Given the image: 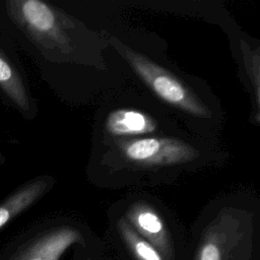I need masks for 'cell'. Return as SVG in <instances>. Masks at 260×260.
Returning a JSON list of instances; mask_svg holds the SVG:
<instances>
[{"mask_svg": "<svg viewBox=\"0 0 260 260\" xmlns=\"http://www.w3.org/2000/svg\"><path fill=\"white\" fill-rule=\"evenodd\" d=\"M117 226L121 238L135 260H165L161 254L150 243L140 237L124 217L119 219Z\"/></svg>", "mask_w": 260, "mask_h": 260, "instance_id": "obj_10", "label": "cell"}, {"mask_svg": "<svg viewBox=\"0 0 260 260\" xmlns=\"http://www.w3.org/2000/svg\"><path fill=\"white\" fill-rule=\"evenodd\" d=\"M132 229L150 243L165 258L171 260L173 246L171 236L160 213L145 201L133 202L123 216Z\"/></svg>", "mask_w": 260, "mask_h": 260, "instance_id": "obj_6", "label": "cell"}, {"mask_svg": "<svg viewBox=\"0 0 260 260\" xmlns=\"http://www.w3.org/2000/svg\"><path fill=\"white\" fill-rule=\"evenodd\" d=\"M49 176L35 178L12 192L0 202V230L9 221L35 204L53 185Z\"/></svg>", "mask_w": 260, "mask_h": 260, "instance_id": "obj_8", "label": "cell"}, {"mask_svg": "<svg viewBox=\"0 0 260 260\" xmlns=\"http://www.w3.org/2000/svg\"><path fill=\"white\" fill-rule=\"evenodd\" d=\"M0 89L21 112L28 113L31 102L20 74L0 49Z\"/></svg>", "mask_w": 260, "mask_h": 260, "instance_id": "obj_9", "label": "cell"}, {"mask_svg": "<svg viewBox=\"0 0 260 260\" xmlns=\"http://www.w3.org/2000/svg\"><path fill=\"white\" fill-rule=\"evenodd\" d=\"M244 224L236 211H222L206 228L195 260H245Z\"/></svg>", "mask_w": 260, "mask_h": 260, "instance_id": "obj_4", "label": "cell"}, {"mask_svg": "<svg viewBox=\"0 0 260 260\" xmlns=\"http://www.w3.org/2000/svg\"><path fill=\"white\" fill-rule=\"evenodd\" d=\"M241 50L243 53L244 67L247 73V78L251 83L252 96L254 99V110L252 123H259V54L258 49L252 50L251 46L247 45L245 42H242Z\"/></svg>", "mask_w": 260, "mask_h": 260, "instance_id": "obj_11", "label": "cell"}, {"mask_svg": "<svg viewBox=\"0 0 260 260\" xmlns=\"http://www.w3.org/2000/svg\"><path fill=\"white\" fill-rule=\"evenodd\" d=\"M118 158L141 170L183 167L199 159V149L187 141L166 136H144L113 141Z\"/></svg>", "mask_w": 260, "mask_h": 260, "instance_id": "obj_3", "label": "cell"}, {"mask_svg": "<svg viewBox=\"0 0 260 260\" xmlns=\"http://www.w3.org/2000/svg\"><path fill=\"white\" fill-rule=\"evenodd\" d=\"M116 47L137 76L166 104L195 118H210L211 112L195 91L173 72L123 44Z\"/></svg>", "mask_w": 260, "mask_h": 260, "instance_id": "obj_2", "label": "cell"}, {"mask_svg": "<svg viewBox=\"0 0 260 260\" xmlns=\"http://www.w3.org/2000/svg\"><path fill=\"white\" fill-rule=\"evenodd\" d=\"M6 12L13 23L45 55L67 61L75 54V21L53 5L41 0H7Z\"/></svg>", "mask_w": 260, "mask_h": 260, "instance_id": "obj_1", "label": "cell"}, {"mask_svg": "<svg viewBox=\"0 0 260 260\" xmlns=\"http://www.w3.org/2000/svg\"><path fill=\"white\" fill-rule=\"evenodd\" d=\"M81 241L78 230L69 225L57 226L23 242L3 260H59L71 245Z\"/></svg>", "mask_w": 260, "mask_h": 260, "instance_id": "obj_5", "label": "cell"}, {"mask_svg": "<svg viewBox=\"0 0 260 260\" xmlns=\"http://www.w3.org/2000/svg\"><path fill=\"white\" fill-rule=\"evenodd\" d=\"M156 130L157 123L151 116L127 108L115 109L107 116L104 123V132L112 141L144 137Z\"/></svg>", "mask_w": 260, "mask_h": 260, "instance_id": "obj_7", "label": "cell"}]
</instances>
